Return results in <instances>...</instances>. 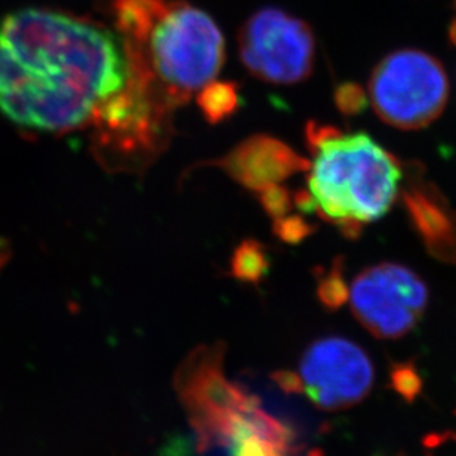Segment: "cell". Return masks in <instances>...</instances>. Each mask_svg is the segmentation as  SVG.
I'll return each instance as SVG.
<instances>
[{
    "label": "cell",
    "mask_w": 456,
    "mask_h": 456,
    "mask_svg": "<svg viewBox=\"0 0 456 456\" xmlns=\"http://www.w3.org/2000/svg\"><path fill=\"white\" fill-rule=\"evenodd\" d=\"M126 82L122 44L104 27L36 8L0 22V111L20 126H85Z\"/></svg>",
    "instance_id": "1"
},
{
    "label": "cell",
    "mask_w": 456,
    "mask_h": 456,
    "mask_svg": "<svg viewBox=\"0 0 456 456\" xmlns=\"http://www.w3.org/2000/svg\"><path fill=\"white\" fill-rule=\"evenodd\" d=\"M118 28L127 71L176 110L224 66V36L187 0H102Z\"/></svg>",
    "instance_id": "2"
},
{
    "label": "cell",
    "mask_w": 456,
    "mask_h": 456,
    "mask_svg": "<svg viewBox=\"0 0 456 456\" xmlns=\"http://www.w3.org/2000/svg\"><path fill=\"white\" fill-rule=\"evenodd\" d=\"M307 142L313 151L307 191L314 211L344 236L357 239L399 199L402 163L364 132L344 134L310 123Z\"/></svg>",
    "instance_id": "3"
},
{
    "label": "cell",
    "mask_w": 456,
    "mask_h": 456,
    "mask_svg": "<svg viewBox=\"0 0 456 456\" xmlns=\"http://www.w3.org/2000/svg\"><path fill=\"white\" fill-rule=\"evenodd\" d=\"M181 400L198 435L199 449L230 456H288L289 431L268 415L254 395L228 381L218 348H199L176 379Z\"/></svg>",
    "instance_id": "4"
},
{
    "label": "cell",
    "mask_w": 456,
    "mask_h": 456,
    "mask_svg": "<svg viewBox=\"0 0 456 456\" xmlns=\"http://www.w3.org/2000/svg\"><path fill=\"white\" fill-rule=\"evenodd\" d=\"M444 64L421 49H397L378 62L369 80V102L382 122L402 131L430 126L449 100Z\"/></svg>",
    "instance_id": "5"
},
{
    "label": "cell",
    "mask_w": 456,
    "mask_h": 456,
    "mask_svg": "<svg viewBox=\"0 0 456 456\" xmlns=\"http://www.w3.org/2000/svg\"><path fill=\"white\" fill-rule=\"evenodd\" d=\"M239 53L250 75L265 84L297 85L312 76L316 40L301 18L268 6L246 20Z\"/></svg>",
    "instance_id": "6"
},
{
    "label": "cell",
    "mask_w": 456,
    "mask_h": 456,
    "mask_svg": "<svg viewBox=\"0 0 456 456\" xmlns=\"http://www.w3.org/2000/svg\"><path fill=\"white\" fill-rule=\"evenodd\" d=\"M428 288L417 273L397 263L364 268L348 289L351 312L373 337L397 339L419 323L428 305Z\"/></svg>",
    "instance_id": "7"
},
{
    "label": "cell",
    "mask_w": 456,
    "mask_h": 456,
    "mask_svg": "<svg viewBox=\"0 0 456 456\" xmlns=\"http://www.w3.org/2000/svg\"><path fill=\"white\" fill-rule=\"evenodd\" d=\"M281 379L288 391L307 395L317 408L341 411L360 403L373 386L368 353L350 339L326 337L308 346L297 375Z\"/></svg>",
    "instance_id": "8"
},
{
    "label": "cell",
    "mask_w": 456,
    "mask_h": 456,
    "mask_svg": "<svg viewBox=\"0 0 456 456\" xmlns=\"http://www.w3.org/2000/svg\"><path fill=\"white\" fill-rule=\"evenodd\" d=\"M409 221L427 252L440 263L456 265V212L424 169L413 163L400 189Z\"/></svg>",
    "instance_id": "9"
},
{
    "label": "cell",
    "mask_w": 456,
    "mask_h": 456,
    "mask_svg": "<svg viewBox=\"0 0 456 456\" xmlns=\"http://www.w3.org/2000/svg\"><path fill=\"white\" fill-rule=\"evenodd\" d=\"M310 160L292 147L267 135H254L212 165L225 171L241 187L258 194L270 185L281 184L290 176L310 169Z\"/></svg>",
    "instance_id": "10"
},
{
    "label": "cell",
    "mask_w": 456,
    "mask_h": 456,
    "mask_svg": "<svg viewBox=\"0 0 456 456\" xmlns=\"http://www.w3.org/2000/svg\"><path fill=\"white\" fill-rule=\"evenodd\" d=\"M198 106L209 123H220L232 118L240 106L239 86L232 82L208 84L198 93Z\"/></svg>",
    "instance_id": "11"
},
{
    "label": "cell",
    "mask_w": 456,
    "mask_h": 456,
    "mask_svg": "<svg viewBox=\"0 0 456 456\" xmlns=\"http://www.w3.org/2000/svg\"><path fill=\"white\" fill-rule=\"evenodd\" d=\"M268 267H270V258H268L267 250L259 241L252 239L241 241L232 254V274L237 281L258 285L267 274Z\"/></svg>",
    "instance_id": "12"
},
{
    "label": "cell",
    "mask_w": 456,
    "mask_h": 456,
    "mask_svg": "<svg viewBox=\"0 0 456 456\" xmlns=\"http://www.w3.org/2000/svg\"><path fill=\"white\" fill-rule=\"evenodd\" d=\"M317 295H319L322 304L332 310L334 308L337 310L341 307L342 304L348 301V286L344 279L341 261H335L330 272H326L322 276L319 288H317Z\"/></svg>",
    "instance_id": "13"
},
{
    "label": "cell",
    "mask_w": 456,
    "mask_h": 456,
    "mask_svg": "<svg viewBox=\"0 0 456 456\" xmlns=\"http://www.w3.org/2000/svg\"><path fill=\"white\" fill-rule=\"evenodd\" d=\"M258 199L264 211L267 212L273 220L288 216L295 205L294 196H290L289 190L281 184L270 185L263 191H259Z\"/></svg>",
    "instance_id": "14"
},
{
    "label": "cell",
    "mask_w": 456,
    "mask_h": 456,
    "mask_svg": "<svg viewBox=\"0 0 456 456\" xmlns=\"http://www.w3.org/2000/svg\"><path fill=\"white\" fill-rule=\"evenodd\" d=\"M335 104L346 116H354L368 106V95L357 84H342L335 93Z\"/></svg>",
    "instance_id": "15"
},
{
    "label": "cell",
    "mask_w": 456,
    "mask_h": 456,
    "mask_svg": "<svg viewBox=\"0 0 456 456\" xmlns=\"http://www.w3.org/2000/svg\"><path fill=\"white\" fill-rule=\"evenodd\" d=\"M274 232L283 241L298 243L312 234V224H308L299 216H286L274 220Z\"/></svg>",
    "instance_id": "16"
},
{
    "label": "cell",
    "mask_w": 456,
    "mask_h": 456,
    "mask_svg": "<svg viewBox=\"0 0 456 456\" xmlns=\"http://www.w3.org/2000/svg\"><path fill=\"white\" fill-rule=\"evenodd\" d=\"M11 255H12V252H11L8 241L0 239V272H2V268L8 264Z\"/></svg>",
    "instance_id": "17"
},
{
    "label": "cell",
    "mask_w": 456,
    "mask_h": 456,
    "mask_svg": "<svg viewBox=\"0 0 456 456\" xmlns=\"http://www.w3.org/2000/svg\"><path fill=\"white\" fill-rule=\"evenodd\" d=\"M448 36L449 42H451L453 46H456V17L453 18L452 21H451V24H449Z\"/></svg>",
    "instance_id": "18"
},
{
    "label": "cell",
    "mask_w": 456,
    "mask_h": 456,
    "mask_svg": "<svg viewBox=\"0 0 456 456\" xmlns=\"http://www.w3.org/2000/svg\"><path fill=\"white\" fill-rule=\"evenodd\" d=\"M453 11L456 12V0H452Z\"/></svg>",
    "instance_id": "19"
}]
</instances>
